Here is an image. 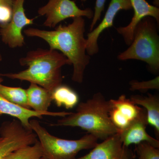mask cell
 Returning <instances> with one entry per match:
<instances>
[{
	"label": "cell",
	"mask_w": 159,
	"mask_h": 159,
	"mask_svg": "<svg viewBox=\"0 0 159 159\" xmlns=\"http://www.w3.org/2000/svg\"><path fill=\"white\" fill-rule=\"evenodd\" d=\"M73 20L67 25H59L54 30L30 28L25 29L24 33L28 37L43 40L49 45V49L63 54L73 66L72 80L81 83L90 57L86 52L85 20L83 17H75Z\"/></svg>",
	"instance_id": "obj_1"
},
{
	"label": "cell",
	"mask_w": 159,
	"mask_h": 159,
	"mask_svg": "<svg viewBox=\"0 0 159 159\" xmlns=\"http://www.w3.org/2000/svg\"><path fill=\"white\" fill-rule=\"evenodd\" d=\"M20 64L27 69L17 73L0 74V76L11 79L29 81L43 88L52 93L62 84L61 69L71 65L70 61L59 51L38 48L29 51L19 60Z\"/></svg>",
	"instance_id": "obj_2"
},
{
	"label": "cell",
	"mask_w": 159,
	"mask_h": 159,
	"mask_svg": "<svg viewBox=\"0 0 159 159\" xmlns=\"http://www.w3.org/2000/svg\"><path fill=\"white\" fill-rule=\"evenodd\" d=\"M109 108V100L98 93L79 103L75 112H71L51 125L79 127L103 141L119 132L110 118Z\"/></svg>",
	"instance_id": "obj_3"
},
{
	"label": "cell",
	"mask_w": 159,
	"mask_h": 159,
	"mask_svg": "<svg viewBox=\"0 0 159 159\" xmlns=\"http://www.w3.org/2000/svg\"><path fill=\"white\" fill-rule=\"evenodd\" d=\"M157 23L153 18H144L137 25L128 48L119 54L121 61L138 60L148 64L152 70L159 69V36Z\"/></svg>",
	"instance_id": "obj_4"
},
{
	"label": "cell",
	"mask_w": 159,
	"mask_h": 159,
	"mask_svg": "<svg viewBox=\"0 0 159 159\" xmlns=\"http://www.w3.org/2000/svg\"><path fill=\"white\" fill-rule=\"evenodd\" d=\"M30 124L39 139L43 157L46 159H75L80 151L92 149L98 143V139L90 134L77 140H66L51 135L37 120H30Z\"/></svg>",
	"instance_id": "obj_5"
},
{
	"label": "cell",
	"mask_w": 159,
	"mask_h": 159,
	"mask_svg": "<svg viewBox=\"0 0 159 159\" xmlns=\"http://www.w3.org/2000/svg\"><path fill=\"white\" fill-rule=\"evenodd\" d=\"M0 133L2 138L0 142V159L21 147L33 145L38 140L35 133L25 127L17 119L3 123Z\"/></svg>",
	"instance_id": "obj_6"
},
{
	"label": "cell",
	"mask_w": 159,
	"mask_h": 159,
	"mask_svg": "<svg viewBox=\"0 0 159 159\" xmlns=\"http://www.w3.org/2000/svg\"><path fill=\"white\" fill-rule=\"evenodd\" d=\"M38 12L40 16H45L43 26L51 28H55L68 18L86 17L90 19L94 15L92 9H80L72 0H49L46 5L39 9Z\"/></svg>",
	"instance_id": "obj_7"
},
{
	"label": "cell",
	"mask_w": 159,
	"mask_h": 159,
	"mask_svg": "<svg viewBox=\"0 0 159 159\" xmlns=\"http://www.w3.org/2000/svg\"><path fill=\"white\" fill-rule=\"evenodd\" d=\"M25 1L16 0L11 20L7 24L0 25L1 40L11 48H21L25 44L23 29L34 24V19L29 18L25 13Z\"/></svg>",
	"instance_id": "obj_8"
},
{
	"label": "cell",
	"mask_w": 159,
	"mask_h": 159,
	"mask_svg": "<svg viewBox=\"0 0 159 159\" xmlns=\"http://www.w3.org/2000/svg\"><path fill=\"white\" fill-rule=\"evenodd\" d=\"M109 103L110 118L119 131L127 127L144 110L124 95L118 99H110Z\"/></svg>",
	"instance_id": "obj_9"
},
{
	"label": "cell",
	"mask_w": 159,
	"mask_h": 159,
	"mask_svg": "<svg viewBox=\"0 0 159 159\" xmlns=\"http://www.w3.org/2000/svg\"><path fill=\"white\" fill-rule=\"evenodd\" d=\"M132 9L130 0H111L105 16L97 28L90 31L87 39L86 52L89 56H93L99 52L98 40L99 35L106 29L113 25L114 19L121 10Z\"/></svg>",
	"instance_id": "obj_10"
},
{
	"label": "cell",
	"mask_w": 159,
	"mask_h": 159,
	"mask_svg": "<svg viewBox=\"0 0 159 159\" xmlns=\"http://www.w3.org/2000/svg\"><path fill=\"white\" fill-rule=\"evenodd\" d=\"M147 124V113L144 109L138 118L118 133L123 146L128 148L131 144L138 145L141 142H146L159 148V140L151 136L146 131Z\"/></svg>",
	"instance_id": "obj_11"
},
{
	"label": "cell",
	"mask_w": 159,
	"mask_h": 159,
	"mask_svg": "<svg viewBox=\"0 0 159 159\" xmlns=\"http://www.w3.org/2000/svg\"><path fill=\"white\" fill-rule=\"evenodd\" d=\"M134 15L130 22L125 27H119L117 32L122 35L124 41L129 46L134 39V31L139 22L144 18L150 16L159 23V9L156 6L150 5L145 0H130Z\"/></svg>",
	"instance_id": "obj_12"
},
{
	"label": "cell",
	"mask_w": 159,
	"mask_h": 159,
	"mask_svg": "<svg viewBox=\"0 0 159 159\" xmlns=\"http://www.w3.org/2000/svg\"><path fill=\"white\" fill-rule=\"evenodd\" d=\"M0 112L15 117L18 119L26 128L31 129L30 120L31 118L37 117L42 119L43 116L53 117H64L71 112H43L36 111L32 109L21 107L16 105L0 95Z\"/></svg>",
	"instance_id": "obj_13"
},
{
	"label": "cell",
	"mask_w": 159,
	"mask_h": 159,
	"mask_svg": "<svg viewBox=\"0 0 159 159\" xmlns=\"http://www.w3.org/2000/svg\"><path fill=\"white\" fill-rule=\"evenodd\" d=\"M125 148L117 133L98 143L87 154L75 159H121Z\"/></svg>",
	"instance_id": "obj_14"
},
{
	"label": "cell",
	"mask_w": 159,
	"mask_h": 159,
	"mask_svg": "<svg viewBox=\"0 0 159 159\" xmlns=\"http://www.w3.org/2000/svg\"><path fill=\"white\" fill-rule=\"evenodd\" d=\"M26 93L31 109L43 112L48 111L49 107L53 101L51 92L35 84L30 83Z\"/></svg>",
	"instance_id": "obj_15"
},
{
	"label": "cell",
	"mask_w": 159,
	"mask_h": 159,
	"mask_svg": "<svg viewBox=\"0 0 159 159\" xmlns=\"http://www.w3.org/2000/svg\"><path fill=\"white\" fill-rule=\"evenodd\" d=\"M135 104L142 106L146 111L148 124L154 128L159 134V99L156 95L148 94L142 97L139 95L132 96L130 99Z\"/></svg>",
	"instance_id": "obj_16"
},
{
	"label": "cell",
	"mask_w": 159,
	"mask_h": 159,
	"mask_svg": "<svg viewBox=\"0 0 159 159\" xmlns=\"http://www.w3.org/2000/svg\"><path fill=\"white\" fill-rule=\"evenodd\" d=\"M52 99L58 107H64L67 109L74 108L79 102L76 92L65 85H59L51 93Z\"/></svg>",
	"instance_id": "obj_17"
},
{
	"label": "cell",
	"mask_w": 159,
	"mask_h": 159,
	"mask_svg": "<svg viewBox=\"0 0 159 159\" xmlns=\"http://www.w3.org/2000/svg\"><path fill=\"white\" fill-rule=\"evenodd\" d=\"M3 78L0 76V95L16 105L31 109L28 103L26 89L3 85Z\"/></svg>",
	"instance_id": "obj_18"
},
{
	"label": "cell",
	"mask_w": 159,
	"mask_h": 159,
	"mask_svg": "<svg viewBox=\"0 0 159 159\" xmlns=\"http://www.w3.org/2000/svg\"><path fill=\"white\" fill-rule=\"evenodd\" d=\"M43 157L42 148L39 140L32 145L16 149L3 159H37Z\"/></svg>",
	"instance_id": "obj_19"
},
{
	"label": "cell",
	"mask_w": 159,
	"mask_h": 159,
	"mask_svg": "<svg viewBox=\"0 0 159 159\" xmlns=\"http://www.w3.org/2000/svg\"><path fill=\"white\" fill-rule=\"evenodd\" d=\"M137 159H159L158 148H155L146 142L136 145Z\"/></svg>",
	"instance_id": "obj_20"
},
{
	"label": "cell",
	"mask_w": 159,
	"mask_h": 159,
	"mask_svg": "<svg viewBox=\"0 0 159 159\" xmlns=\"http://www.w3.org/2000/svg\"><path fill=\"white\" fill-rule=\"evenodd\" d=\"M159 76L154 79L148 81H139L133 80L130 82V89L131 91H146L149 89H159Z\"/></svg>",
	"instance_id": "obj_21"
},
{
	"label": "cell",
	"mask_w": 159,
	"mask_h": 159,
	"mask_svg": "<svg viewBox=\"0 0 159 159\" xmlns=\"http://www.w3.org/2000/svg\"><path fill=\"white\" fill-rule=\"evenodd\" d=\"M106 0H96L93 17L90 26V31L94 29L97 22L100 20L102 11L104 10Z\"/></svg>",
	"instance_id": "obj_22"
},
{
	"label": "cell",
	"mask_w": 159,
	"mask_h": 159,
	"mask_svg": "<svg viewBox=\"0 0 159 159\" xmlns=\"http://www.w3.org/2000/svg\"><path fill=\"white\" fill-rule=\"evenodd\" d=\"M12 8L6 6H0V25L9 22L12 16Z\"/></svg>",
	"instance_id": "obj_23"
},
{
	"label": "cell",
	"mask_w": 159,
	"mask_h": 159,
	"mask_svg": "<svg viewBox=\"0 0 159 159\" xmlns=\"http://www.w3.org/2000/svg\"><path fill=\"white\" fill-rule=\"evenodd\" d=\"M16 0H0V6H6L12 8Z\"/></svg>",
	"instance_id": "obj_24"
},
{
	"label": "cell",
	"mask_w": 159,
	"mask_h": 159,
	"mask_svg": "<svg viewBox=\"0 0 159 159\" xmlns=\"http://www.w3.org/2000/svg\"><path fill=\"white\" fill-rule=\"evenodd\" d=\"M132 156V154L131 152L129 150L128 148L126 147L121 159H130Z\"/></svg>",
	"instance_id": "obj_25"
},
{
	"label": "cell",
	"mask_w": 159,
	"mask_h": 159,
	"mask_svg": "<svg viewBox=\"0 0 159 159\" xmlns=\"http://www.w3.org/2000/svg\"><path fill=\"white\" fill-rule=\"evenodd\" d=\"M0 40H1V35H0ZM3 59L2 55L1 54V53H0V61H2Z\"/></svg>",
	"instance_id": "obj_26"
},
{
	"label": "cell",
	"mask_w": 159,
	"mask_h": 159,
	"mask_svg": "<svg viewBox=\"0 0 159 159\" xmlns=\"http://www.w3.org/2000/svg\"><path fill=\"white\" fill-rule=\"evenodd\" d=\"M46 159L44 157H41V158H39V159Z\"/></svg>",
	"instance_id": "obj_27"
},
{
	"label": "cell",
	"mask_w": 159,
	"mask_h": 159,
	"mask_svg": "<svg viewBox=\"0 0 159 159\" xmlns=\"http://www.w3.org/2000/svg\"><path fill=\"white\" fill-rule=\"evenodd\" d=\"M2 137H0V142L2 141Z\"/></svg>",
	"instance_id": "obj_28"
},
{
	"label": "cell",
	"mask_w": 159,
	"mask_h": 159,
	"mask_svg": "<svg viewBox=\"0 0 159 159\" xmlns=\"http://www.w3.org/2000/svg\"><path fill=\"white\" fill-rule=\"evenodd\" d=\"M2 115V114L1 113V112H0V115Z\"/></svg>",
	"instance_id": "obj_29"
}]
</instances>
